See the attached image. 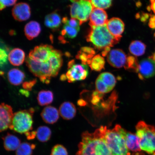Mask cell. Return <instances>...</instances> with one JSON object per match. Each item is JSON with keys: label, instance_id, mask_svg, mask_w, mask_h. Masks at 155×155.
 I'll return each instance as SVG.
<instances>
[{"label": "cell", "instance_id": "obj_1", "mask_svg": "<svg viewBox=\"0 0 155 155\" xmlns=\"http://www.w3.org/2000/svg\"><path fill=\"white\" fill-rule=\"evenodd\" d=\"M54 48L48 45L37 46L26 58L27 66L33 74L39 78L56 76L51 61Z\"/></svg>", "mask_w": 155, "mask_h": 155}, {"label": "cell", "instance_id": "obj_2", "mask_svg": "<svg viewBox=\"0 0 155 155\" xmlns=\"http://www.w3.org/2000/svg\"><path fill=\"white\" fill-rule=\"evenodd\" d=\"M91 28L87 36V41L91 42L98 50H104L108 46L113 47L120 41L110 33L106 25Z\"/></svg>", "mask_w": 155, "mask_h": 155}, {"label": "cell", "instance_id": "obj_3", "mask_svg": "<svg viewBox=\"0 0 155 155\" xmlns=\"http://www.w3.org/2000/svg\"><path fill=\"white\" fill-rule=\"evenodd\" d=\"M135 128L141 150L149 154L155 155V127L140 121Z\"/></svg>", "mask_w": 155, "mask_h": 155}, {"label": "cell", "instance_id": "obj_4", "mask_svg": "<svg viewBox=\"0 0 155 155\" xmlns=\"http://www.w3.org/2000/svg\"><path fill=\"white\" fill-rule=\"evenodd\" d=\"M103 138L111 150L112 155L129 154L124 139L115 127L111 130L103 127Z\"/></svg>", "mask_w": 155, "mask_h": 155}, {"label": "cell", "instance_id": "obj_5", "mask_svg": "<svg viewBox=\"0 0 155 155\" xmlns=\"http://www.w3.org/2000/svg\"><path fill=\"white\" fill-rule=\"evenodd\" d=\"M103 137L102 127L94 133L88 131L82 134V141L78 144V151L76 155H95V149L99 141Z\"/></svg>", "mask_w": 155, "mask_h": 155}, {"label": "cell", "instance_id": "obj_6", "mask_svg": "<svg viewBox=\"0 0 155 155\" xmlns=\"http://www.w3.org/2000/svg\"><path fill=\"white\" fill-rule=\"evenodd\" d=\"M34 110H22L14 114L12 124L9 129L16 132L26 134L32 130V115Z\"/></svg>", "mask_w": 155, "mask_h": 155}, {"label": "cell", "instance_id": "obj_7", "mask_svg": "<svg viewBox=\"0 0 155 155\" xmlns=\"http://www.w3.org/2000/svg\"><path fill=\"white\" fill-rule=\"evenodd\" d=\"M94 9L91 3L86 0H80L73 3L71 6V18L78 19L80 26L86 22Z\"/></svg>", "mask_w": 155, "mask_h": 155}, {"label": "cell", "instance_id": "obj_8", "mask_svg": "<svg viewBox=\"0 0 155 155\" xmlns=\"http://www.w3.org/2000/svg\"><path fill=\"white\" fill-rule=\"evenodd\" d=\"M115 127L124 139L129 150L135 153H140L141 150L139 139L137 135L126 130L119 125H116Z\"/></svg>", "mask_w": 155, "mask_h": 155}, {"label": "cell", "instance_id": "obj_9", "mask_svg": "<svg viewBox=\"0 0 155 155\" xmlns=\"http://www.w3.org/2000/svg\"><path fill=\"white\" fill-rule=\"evenodd\" d=\"M88 71L87 65L78 64H74L69 69L66 75L68 82L73 83L76 81L84 80L88 76Z\"/></svg>", "mask_w": 155, "mask_h": 155}, {"label": "cell", "instance_id": "obj_10", "mask_svg": "<svg viewBox=\"0 0 155 155\" xmlns=\"http://www.w3.org/2000/svg\"><path fill=\"white\" fill-rule=\"evenodd\" d=\"M14 116L12 107L4 103L0 106V130L1 132L6 130L10 127Z\"/></svg>", "mask_w": 155, "mask_h": 155}, {"label": "cell", "instance_id": "obj_11", "mask_svg": "<svg viewBox=\"0 0 155 155\" xmlns=\"http://www.w3.org/2000/svg\"><path fill=\"white\" fill-rule=\"evenodd\" d=\"M137 72L141 80L153 77L155 75V62L150 58L142 60L139 63Z\"/></svg>", "mask_w": 155, "mask_h": 155}, {"label": "cell", "instance_id": "obj_12", "mask_svg": "<svg viewBox=\"0 0 155 155\" xmlns=\"http://www.w3.org/2000/svg\"><path fill=\"white\" fill-rule=\"evenodd\" d=\"M127 55L123 50L113 49L107 55V61L112 67L120 68L125 67L127 63Z\"/></svg>", "mask_w": 155, "mask_h": 155}, {"label": "cell", "instance_id": "obj_13", "mask_svg": "<svg viewBox=\"0 0 155 155\" xmlns=\"http://www.w3.org/2000/svg\"><path fill=\"white\" fill-rule=\"evenodd\" d=\"M31 8L28 3H19L15 5L12 10V14L17 21H23L28 20L31 16Z\"/></svg>", "mask_w": 155, "mask_h": 155}, {"label": "cell", "instance_id": "obj_14", "mask_svg": "<svg viewBox=\"0 0 155 155\" xmlns=\"http://www.w3.org/2000/svg\"><path fill=\"white\" fill-rule=\"evenodd\" d=\"M108 31L112 36L120 41L124 30L125 24L120 19L113 18L108 20L106 24Z\"/></svg>", "mask_w": 155, "mask_h": 155}, {"label": "cell", "instance_id": "obj_15", "mask_svg": "<svg viewBox=\"0 0 155 155\" xmlns=\"http://www.w3.org/2000/svg\"><path fill=\"white\" fill-rule=\"evenodd\" d=\"M107 15L104 9L94 8L90 17L89 25L91 27L106 25L108 21Z\"/></svg>", "mask_w": 155, "mask_h": 155}, {"label": "cell", "instance_id": "obj_16", "mask_svg": "<svg viewBox=\"0 0 155 155\" xmlns=\"http://www.w3.org/2000/svg\"><path fill=\"white\" fill-rule=\"evenodd\" d=\"M59 111L57 108L51 106L45 107L41 115L46 123L53 124L58 120L59 118Z\"/></svg>", "mask_w": 155, "mask_h": 155}, {"label": "cell", "instance_id": "obj_17", "mask_svg": "<svg viewBox=\"0 0 155 155\" xmlns=\"http://www.w3.org/2000/svg\"><path fill=\"white\" fill-rule=\"evenodd\" d=\"M59 112L61 117L64 119L71 120L76 115V108L72 103L65 102L60 106Z\"/></svg>", "mask_w": 155, "mask_h": 155}, {"label": "cell", "instance_id": "obj_18", "mask_svg": "<svg viewBox=\"0 0 155 155\" xmlns=\"http://www.w3.org/2000/svg\"><path fill=\"white\" fill-rule=\"evenodd\" d=\"M4 147L8 151L16 150L21 144V141L18 137L8 133L2 138Z\"/></svg>", "mask_w": 155, "mask_h": 155}, {"label": "cell", "instance_id": "obj_19", "mask_svg": "<svg viewBox=\"0 0 155 155\" xmlns=\"http://www.w3.org/2000/svg\"><path fill=\"white\" fill-rule=\"evenodd\" d=\"M41 28L39 24L36 21H30L25 26V35L29 40H31L37 37L40 33Z\"/></svg>", "mask_w": 155, "mask_h": 155}, {"label": "cell", "instance_id": "obj_20", "mask_svg": "<svg viewBox=\"0 0 155 155\" xmlns=\"http://www.w3.org/2000/svg\"><path fill=\"white\" fill-rule=\"evenodd\" d=\"M25 52L19 48H15L12 50L8 56L10 62L15 66L22 65L25 61Z\"/></svg>", "mask_w": 155, "mask_h": 155}, {"label": "cell", "instance_id": "obj_21", "mask_svg": "<svg viewBox=\"0 0 155 155\" xmlns=\"http://www.w3.org/2000/svg\"><path fill=\"white\" fill-rule=\"evenodd\" d=\"M9 82L15 86H18L22 83L25 78L24 73L18 69L10 70L8 73Z\"/></svg>", "mask_w": 155, "mask_h": 155}, {"label": "cell", "instance_id": "obj_22", "mask_svg": "<svg viewBox=\"0 0 155 155\" xmlns=\"http://www.w3.org/2000/svg\"><path fill=\"white\" fill-rule=\"evenodd\" d=\"M44 23L45 26L48 28L51 29L58 28L61 24V17L57 13H52L46 15Z\"/></svg>", "mask_w": 155, "mask_h": 155}, {"label": "cell", "instance_id": "obj_23", "mask_svg": "<svg viewBox=\"0 0 155 155\" xmlns=\"http://www.w3.org/2000/svg\"><path fill=\"white\" fill-rule=\"evenodd\" d=\"M146 45L140 41H134L129 46V50L130 53L137 57L142 55L145 53Z\"/></svg>", "mask_w": 155, "mask_h": 155}, {"label": "cell", "instance_id": "obj_24", "mask_svg": "<svg viewBox=\"0 0 155 155\" xmlns=\"http://www.w3.org/2000/svg\"><path fill=\"white\" fill-rule=\"evenodd\" d=\"M53 94L51 91L42 90L38 93V103L44 106L51 104L53 100Z\"/></svg>", "mask_w": 155, "mask_h": 155}, {"label": "cell", "instance_id": "obj_25", "mask_svg": "<svg viewBox=\"0 0 155 155\" xmlns=\"http://www.w3.org/2000/svg\"><path fill=\"white\" fill-rule=\"evenodd\" d=\"M51 136V130L46 126H41L36 131V137L40 142H47L50 140Z\"/></svg>", "mask_w": 155, "mask_h": 155}, {"label": "cell", "instance_id": "obj_26", "mask_svg": "<svg viewBox=\"0 0 155 155\" xmlns=\"http://www.w3.org/2000/svg\"><path fill=\"white\" fill-rule=\"evenodd\" d=\"M36 145L28 142L21 143L15 152L16 155H32Z\"/></svg>", "mask_w": 155, "mask_h": 155}, {"label": "cell", "instance_id": "obj_27", "mask_svg": "<svg viewBox=\"0 0 155 155\" xmlns=\"http://www.w3.org/2000/svg\"><path fill=\"white\" fill-rule=\"evenodd\" d=\"M105 61L103 57L97 55L92 58L90 66L92 70L100 71L104 69Z\"/></svg>", "mask_w": 155, "mask_h": 155}, {"label": "cell", "instance_id": "obj_28", "mask_svg": "<svg viewBox=\"0 0 155 155\" xmlns=\"http://www.w3.org/2000/svg\"><path fill=\"white\" fill-rule=\"evenodd\" d=\"M105 84L110 90L115 87L116 84V79L114 75L109 72H104L100 74L98 77Z\"/></svg>", "mask_w": 155, "mask_h": 155}, {"label": "cell", "instance_id": "obj_29", "mask_svg": "<svg viewBox=\"0 0 155 155\" xmlns=\"http://www.w3.org/2000/svg\"><path fill=\"white\" fill-rule=\"evenodd\" d=\"M95 155H112L111 150L107 145L103 137L96 145Z\"/></svg>", "mask_w": 155, "mask_h": 155}, {"label": "cell", "instance_id": "obj_30", "mask_svg": "<svg viewBox=\"0 0 155 155\" xmlns=\"http://www.w3.org/2000/svg\"><path fill=\"white\" fill-rule=\"evenodd\" d=\"M112 0H90L94 8L103 9L109 8L112 4Z\"/></svg>", "mask_w": 155, "mask_h": 155}, {"label": "cell", "instance_id": "obj_31", "mask_svg": "<svg viewBox=\"0 0 155 155\" xmlns=\"http://www.w3.org/2000/svg\"><path fill=\"white\" fill-rule=\"evenodd\" d=\"M139 63L136 58L133 56H129L127 58L125 68L126 69L134 70L136 72L138 71Z\"/></svg>", "mask_w": 155, "mask_h": 155}, {"label": "cell", "instance_id": "obj_32", "mask_svg": "<svg viewBox=\"0 0 155 155\" xmlns=\"http://www.w3.org/2000/svg\"><path fill=\"white\" fill-rule=\"evenodd\" d=\"M95 85L97 90L101 94H106L111 91L99 77L96 79Z\"/></svg>", "mask_w": 155, "mask_h": 155}, {"label": "cell", "instance_id": "obj_33", "mask_svg": "<svg viewBox=\"0 0 155 155\" xmlns=\"http://www.w3.org/2000/svg\"><path fill=\"white\" fill-rule=\"evenodd\" d=\"M67 149L63 145L58 144L52 148L51 155H68Z\"/></svg>", "mask_w": 155, "mask_h": 155}, {"label": "cell", "instance_id": "obj_34", "mask_svg": "<svg viewBox=\"0 0 155 155\" xmlns=\"http://www.w3.org/2000/svg\"><path fill=\"white\" fill-rule=\"evenodd\" d=\"M64 29L66 33V36L71 38H75L79 31L78 29L72 28L67 24H65L64 26Z\"/></svg>", "mask_w": 155, "mask_h": 155}, {"label": "cell", "instance_id": "obj_35", "mask_svg": "<svg viewBox=\"0 0 155 155\" xmlns=\"http://www.w3.org/2000/svg\"><path fill=\"white\" fill-rule=\"evenodd\" d=\"M17 0H0V9L2 10L6 7L14 5Z\"/></svg>", "mask_w": 155, "mask_h": 155}, {"label": "cell", "instance_id": "obj_36", "mask_svg": "<svg viewBox=\"0 0 155 155\" xmlns=\"http://www.w3.org/2000/svg\"><path fill=\"white\" fill-rule=\"evenodd\" d=\"M8 55L5 50L0 49V64L1 67L6 64L7 63Z\"/></svg>", "mask_w": 155, "mask_h": 155}, {"label": "cell", "instance_id": "obj_37", "mask_svg": "<svg viewBox=\"0 0 155 155\" xmlns=\"http://www.w3.org/2000/svg\"><path fill=\"white\" fill-rule=\"evenodd\" d=\"M88 54L87 55L86 53L81 51L80 50V51L78 52L76 57L77 59L81 60L82 64L86 65L87 61L89 60L88 57Z\"/></svg>", "mask_w": 155, "mask_h": 155}, {"label": "cell", "instance_id": "obj_38", "mask_svg": "<svg viewBox=\"0 0 155 155\" xmlns=\"http://www.w3.org/2000/svg\"><path fill=\"white\" fill-rule=\"evenodd\" d=\"M67 25L72 28H76L78 30H80V22L78 19L75 18H71L68 21Z\"/></svg>", "mask_w": 155, "mask_h": 155}, {"label": "cell", "instance_id": "obj_39", "mask_svg": "<svg viewBox=\"0 0 155 155\" xmlns=\"http://www.w3.org/2000/svg\"><path fill=\"white\" fill-rule=\"evenodd\" d=\"M36 83V79L32 81H29V82H26L23 83L22 86L23 88L25 90L28 91L31 90L32 87H34L35 84Z\"/></svg>", "mask_w": 155, "mask_h": 155}, {"label": "cell", "instance_id": "obj_40", "mask_svg": "<svg viewBox=\"0 0 155 155\" xmlns=\"http://www.w3.org/2000/svg\"><path fill=\"white\" fill-rule=\"evenodd\" d=\"M81 51L88 54H92L94 55L95 51L92 48L88 47H83L81 48Z\"/></svg>", "mask_w": 155, "mask_h": 155}, {"label": "cell", "instance_id": "obj_41", "mask_svg": "<svg viewBox=\"0 0 155 155\" xmlns=\"http://www.w3.org/2000/svg\"><path fill=\"white\" fill-rule=\"evenodd\" d=\"M149 26L152 29L155 28V16L151 17L150 19Z\"/></svg>", "mask_w": 155, "mask_h": 155}, {"label": "cell", "instance_id": "obj_42", "mask_svg": "<svg viewBox=\"0 0 155 155\" xmlns=\"http://www.w3.org/2000/svg\"><path fill=\"white\" fill-rule=\"evenodd\" d=\"M151 9L155 14V0H150Z\"/></svg>", "mask_w": 155, "mask_h": 155}, {"label": "cell", "instance_id": "obj_43", "mask_svg": "<svg viewBox=\"0 0 155 155\" xmlns=\"http://www.w3.org/2000/svg\"><path fill=\"white\" fill-rule=\"evenodd\" d=\"M19 92H20L21 94L24 95L27 97H28L29 96V93L28 90H21L19 91Z\"/></svg>", "mask_w": 155, "mask_h": 155}, {"label": "cell", "instance_id": "obj_44", "mask_svg": "<svg viewBox=\"0 0 155 155\" xmlns=\"http://www.w3.org/2000/svg\"><path fill=\"white\" fill-rule=\"evenodd\" d=\"M78 104L81 106H84L86 105V102L82 99H80L78 101Z\"/></svg>", "mask_w": 155, "mask_h": 155}, {"label": "cell", "instance_id": "obj_45", "mask_svg": "<svg viewBox=\"0 0 155 155\" xmlns=\"http://www.w3.org/2000/svg\"><path fill=\"white\" fill-rule=\"evenodd\" d=\"M75 61L74 60H72L69 62L68 64V69L71 68L73 67L74 65Z\"/></svg>", "mask_w": 155, "mask_h": 155}, {"label": "cell", "instance_id": "obj_46", "mask_svg": "<svg viewBox=\"0 0 155 155\" xmlns=\"http://www.w3.org/2000/svg\"><path fill=\"white\" fill-rule=\"evenodd\" d=\"M67 77L66 75L64 74H63L61 75V80L62 81H64L66 80Z\"/></svg>", "mask_w": 155, "mask_h": 155}, {"label": "cell", "instance_id": "obj_47", "mask_svg": "<svg viewBox=\"0 0 155 155\" xmlns=\"http://www.w3.org/2000/svg\"><path fill=\"white\" fill-rule=\"evenodd\" d=\"M68 21V18L67 17H63V18L62 19V22L64 23V24H67Z\"/></svg>", "mask_w": 155, "mask_h": 155}, {"label": "cell", "instance_id": "obj_48", "mask_svg": "<svg viewBox=\"0 0 155 155\" xmlns=\"http://www.w3.org/2000/svg\"><path fill=\"white\" fill-rule=\"evenodd\" d=\"M140 20L142 22H145L147 21V19L142 15L140 17Z\"/></svg>", "mask_w": 155, "mask_h": 155}, {"label": "cell", "instance_id": "obj_49", "mask_svg": "<svg viewBox=\"0 0 155 155\" xmlns=\"http://www.w3.org/2000/svg\"><path fill=\"white\" fill-rule=\"evenodd\" d=\"M9 34L11 35H15V32L14 31L11 30L9 31Z\"/></svg>", "mask_w": 155, "mask_h": 155}, {"label": "cell", "instance_id": "obj_50", "mask_svg": "<svg viewBox=\"0 0 155 155\" xmlns=\"http://www.w3.org/2000/svg\"><path fill=\"white\" fill-rule=\"evenodd\" d=\"M141 3L140 2H138L136 3V5L137 7H141Z\"/></svg>", "mask_w": 155, "mask_h": 155}, {"label": "cell", "instance_id": "obj_51", "mask_svg": "<svg viewBox=\"0 0 155 155\" xmlns=\"http://www.w3.org/2000/svg\"><path fill=\"white\" fill-rule=\"evenodd\" d=\"M136 18L137 19H139L140 18L141 16L140 14L139 13H137L136 15H135Z\"/></svg>", "mask_w": 155, "mask_h": 155}, {"label": "cell", "instance_id": "obj_52", "mask_svg": "<svg viewBox=\"0 0 155 155\" xmlns=\"http://www.w3.org/2000/svg\"><path fill=\"white\" fill-rule=\"evenodd\" d=\"M65 55L66 56H67V57H71V54H70V53H69V52H66V53H65Z\"/></svg>", "mask_w": 155, "mask_h": 155}, {"label": "cell", "instance_id": "obj_53", "mask_svg": "<svg viewBox=\"0 0 155 155\" xmlns=\"http://www.w3.org/2000/svg\"><path fill=\"white\" fill-rule=\"evenodd\" d=\"M70 1L71 2L74 3L79 2L80 0H70Z\"/></svg>", "mask_w": 155, "mask_h": 155}, {"label": "cell", "instance_id": "obj_54", "mask_svg": "<svg viewBox=\"0 0 155 155\" xmlns=\"http://www.w3.org/2000/svg\"><path fill=\"white\" fill-rule=\"evenodd\" d=\"M155 62V52L152 57H150Z\"/></svg>", "mask_w": 155, "mask_h": 155}, {"label": "cell", "instance_id": "obj_55", "mask_svg": "<svg viewBox=\"0 0 155 155\" xmlns=\"http://www.w3.org/2000/svg\"><path fill=\"white\" fill-rule=\"evenodd\" d=\"M53 36L51 35L50 36V40H51V41H52V42H53Z\"/></svg>", "mask_w": 155, "mask_h": 155}, {"label": "cell", "instance_id": "obj_56", "mask_svg": "<svg viewBox=\"0 0 155 155\" xmlns=\"http://www.w3.org/2000/svg\"><path fill=\"white\" fill-rule=\"evenodd\" d=\"M151 9L150 7L148 6V7H147V10H148V11H150Z\"/></svg>", "mask_w": 155, "mask_h": 155}, {"label": "cell", "instance_id": "obj_57", "mask_svg": "<svg viewBox=\"0 0 155 155\" xmlns=\"http://www.w3.org/2000/svg\"><path fill=\"white\" fill-rule=\"evenodd\" d=\"M130 154V153L129 154L126 155V154H123V155H129Z\"/></svg>", "mask_w": 155, "mask_h": 155}]
</instances>
